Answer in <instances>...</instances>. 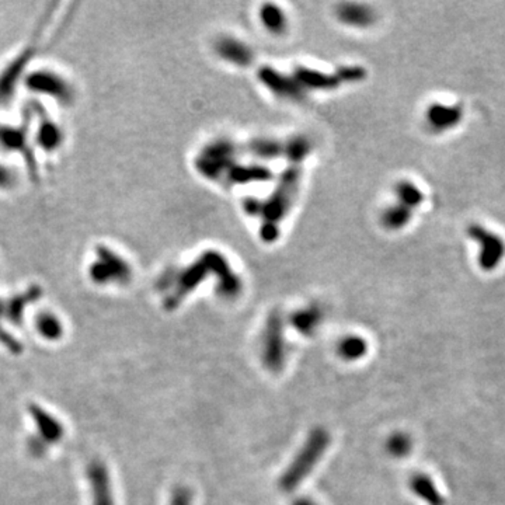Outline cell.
<instances>
[{
	"mask_svg": "<svg viewBox=\"0 0 505 505\" xmlns=\"http://www.w3.org/2000/svg\"><path fill=\"white\" fill-rule=\"evenodd\" d=\"M218 52L222 58L237 65H246L251 61L250 50L237 40L223 38L218 44Z\"/></svg>",
	"mask_w": 505,
	"mask_h": 505,
	"instance_id": "obj_11",
	"label": "cell"
},
{
	"mask_svg": "<svg viewBox=\"0 0 505 505\" xmlns=\"http://www.w3.org/2000/svg\"><path fill=\"white\" fill-rule=\"evenodd\" d=\"M338 15L342 22L356 27H365L372 22V12L358 5H344Z\"/></svg>",
	"mask_w": 505,
	"mask_h": 505,
	"instance_id": "obj_17",
	"label": "cell"
},
{
	"mask_svg": "<svg viewBox=\"0 0 505 505\" xmlns=\"http://www.w3.org/2000/svg\"><path fill=\"white\" fill-rule=\"evenodd\" d=\"M330 445V435L323 428L313 430L302 449L284 472L280 478V488L285 492L296 490L302 481L310 474L312 469L319 463Z\"/></svg>",
	"mask_w": 505,
	"mask_h": 505,
	"instance_id": "obj_1",
	"label": "cell"
},
{
	"mask_svg": "<svg viewBox=\"0 0 505 505\" xmlns=\"http://www.w3.org/2000/svg\"><path fill=\"white\" fill-rule=\"evenodd\" d=\"M40 296H41V289L38 287H33L27 292L15 296L9 303L5 305V317L15 324H20L24 317L26 309Z\"/></svg>",
	"mask_w": 505,
	"mask_h": 505,
	"instance_id": "obj_10",
	"label": "cell"
},
{
	"mask_svg": "<svg viewBox=\"0 0 505 505\" xmlns=\"http://www.w3.org/2000/svg\"><path fill=\"white\" fill-rule=\"evenodd\" d=\"M386 449L392 456L403 458L412 451V439L405 432H396L388 439Z\"/></svg>",
	"mask_w": 505,
	"mask_h": 505,
	"instance_id": "obj_21",
	"label": "cell"
},
{
	"mask_svg": "<svg viewBox=\"0 0 505 505\" xmlns=\"http://www.w3.org/2000/svg\"><path fill=\"white\" fill-rule=\"evenodd\" d=\"M29 414L37 427V437L41 438L48 446L58 444L63 438L65 428L62 423L50 412L33 403L29 406Z\"/></svg>",
	"mask_w": 505,
	"mask_h": 505,
	"instance_id": "obj_7",
	"label": "cell"
},
{
	"mask_svg": "<svg viewBox=\"0 0 505 505\" xmlns=\"http://www.w3.org/2000/svg\"><path fill=\"white\" fill-rule=\"evenodd\" d=\"M368 351L366 341L359 336H348L338 342L337 352L344 361H356Z\"/></svg>",
	"mask_w": 505,
	"mask_h": 505,
	"instance_id": "obj_15",
	"label": "cell"
},
{
	"mask_svg": "<svg viewBox=\"0 0 505 505\" xmlns=\"http://www.w3.org/2000/svg\"><path fill=\"white\" fill-rule=\"evenodd\" d=\"M396 194L399 198V204L405 205L409 209L417 208L419 205H421L424 199V195L420 191V188L410 181L399 183L396 187Z\"/></svg>",
	"mask_w": 505,
	"mask_h": 505,
	"instance_id": "obj_18",
	"label": "cell"
},
{
	"mask_svg": "<svg viewBox=\"0 0 505 505\" xmlns=\"http://www.w3.org/2000/svg\"><path fill=\"white\" fill-rule=\"evenodd\" d=\"M463 118V111L459 107H448L435 104L428 110V122L435 131H445L456 126Z\"/></svg>",
	"mask_w": 505,
	"mask_h": 505,
	"instance_id": "obj_9",
	"label": "cell"
},
{
	"mask_svg": "<svg viewBox=\"0 0 505 505\" xmlns=\"http://www.w3.org/2000/svg\"><path fill=\"white\" fill-rule=\"evenodd\" d=\"M263 80L269 87L273 89V91L278 93L280 96H295L298 91L295 90L296 87L294 86V83L291 84L288 82V77H280V75L273 70H267L266 73H263Z\"/></svg>",
	"mask_w": 505,
	"mask_h": 505,
	"instance_id": "obj_20",
	"label": "cell"
},
{
	"mask_svg": "<svg viewBox=\"0 0 505 505\" xmlns=\"http://www.w3.org/2000/svg\"><path fill=\"white\" fill-rule=\"evenodd\" d=\"M284 324L280 315H273L263 337V362L271 372H281L285 365Z\"/></svg>",
	"mask_w": 505,
	"mask_h": 505,
	"instance_id": "obj_3",
	"label": "cell"
},
{
	"mask_svg": "<svg viewBox=\"0 0 505 505\" xmlns=\"http://www.w3.org/2000/svg\"><path fill=\"white\" fill-rule=\"evenodd\" d=\"M299 79L303 80L306 84L315 86V87H333L336 83H338L337 79L330 77V76H324L320 75L317 72H309V70H301L299 72Z\"/></svg>",
	"mask_w": 505,
	"mask_h": 505,
	"instance_id": "obj_23",
	"label": "cell"
},
{
	"mask_svg": "<svg viewBox=\"0 0 505 505\" xmlns=\"http://www.w3.org/2000/svg\"><path fill=\"white\" fill-rule=\"evenodd\" d=\"M0 342H2L5 345V348L12 354H22V351H23L20 341L16 340L9 331L3 330L2 327H0Z\"/></svg>",
	"mask_w": 505,
	"mask_h": 505,
	"instance_id": "obj_24",
	"label": "cell"
},
{
	"mask_svg": "<svg viewBox=\"0 0 505 505\" xmlns=\"http://www.w3.org/2000/svg\"><path fill=\"white\" fill-rule=\"evenodd\" d=\"M13 183H15L13 173L8 167L0 165V188H9L13 186Z\"/></svg>",
	"mask_w": 505,
	"mask_h": 505,
	"instance_id": "obj_28",
	"label": "cell"
},
{
	"mask_svg": "<svg viewBox=\"0 0 505 505\" xmlns=\"http://www.w3.org/2000/svg\"><path fill=\"white\" fill-rule=\"evenodd\" d=\"M87 483L91 491L93 505H115L110 473L104 462L96 459L86 469Z\"/></svg>",
	"mask_w": 505,
	"mask_h": 505,
	"instance_id": "obj_5",
	"label": "cell"
},
{
	"mask_svg": "<svg viewBox=\"0 0 505 505\" xmlns=\"http://www.w3.org/2000/svg\"><path fill=\"white\" fill-rule=\"evenodd\" d=\"M170 505H193V492L187 487H177L170 499Z\"/></svg>",
	"mask_w": 505,
	"mask_h": 505,
	"instance_id": "obj_25",
	"label": "cell"
},
{
	"mask_svg": "<svg viewBox=\"0 0 505 505\" xmlns=\"http://www.w3.org/2000/svg\"><path fill=\"white\" fill-rule=\"evenodd\" d=\"M97 262L90 267V277L97 284H123L131 278V269L114 251L97 248Z\"/></svg>",
	"mask_w": 505,
	"mask_h": 505,
	"instance_id": "obj_2",
	"label": "cell"
},
{
	"mask_svg": "<svg viewBox=\"0 0 505 505\" xmlns=\"http://www.w3.org/2000/svg\"><path fill=\"white\" fill-rule=\"evenodd\" d=\"M37 144L45 149V151H55L59 148L63 135L61 133V130L58 128V125H55L52 121H50L48 118H45V121L43 119L38 131H37Z\"/></svg>",
	"mask_w": 505,
	"mask_h": 505,
	"instance_id": "obj_13",
	"label": "cell"
},
{
	"mask_svg": "<svg viewBox=\"0 0 505 505\" xmlns=\"http://www.w3.org/2000/svg\"><path fill=\"white\" fill-rule=\"evenodd\" d=\"M252 152L260 156H276L280 151L278 145L274 144L273 141H257L255 145L251 146Z\"/></svg>",
	"mask_w": 505,
	"mask_h": 505,
	"instance_id": "obj_26",
	"label": "cell"
},
{
	"mask_svg": "<svg viewBox=\"0 0 505 505\" xmlns=\"http://www.w3.org/2000/svg\"><path fill=\"white\" fill-rule=\"evenodd\" d=\"M412 218V209L399 204L396 206H391L384 213V225L391 230L402 229L407 225Z\"/></svg>",
	"mask_w": 505,
	"mask_h": 505,
	"instance_id": "obj_19",
	"label": "cell"
},
{
	"mask_svg": "<svg viewBox=\"0 0 505 505\" xmlns=\"http://www.w3.org/2000/svg\"><path fill=\"white\" fill-rule=\"evenodd\" d=\"M0 145H3V148H6L9 151L23 153L26 156V162H27L30 173L33 176H37V173H38L37 163H36V159L33 158L31 152L29 151L24 131L16 130V128H13V126L0 125Z\"/></svg>",
	"mask_w": 505,
	"mask_h": 505,
	"instance_id": "obj_8",
	"label": "cell"
},
{
	"mask_svg": "<svg viewBox=\"0 0 505 505\" xmlns=\"http://www.w3.org/2000/svg\"><path fill=\"white\" fill-rule=\"evenodd\" d=\"M36 327L37 331L41 334L43 338L48 341H56L63 334V327L61 320L50 312H43L36 319Z\"/></svg>",
	"mask_w": 505,
	"mask_h": 505,
	"instance_id": "obj_14",
	"label": "cell"
},
{
	"mask_svg": "<svg viewBox=\"0 0 505 505\" xmlns=\"http://www.w3.org/2000/svg\"><path fill=\"white\" fill-rule=\"evenodd\" d=\"M292 505H317V504L309 498H298Z\"/></svg>",
	"mask_w": 505,
	"mask_h": 505,
	"instance_id": "obj_29",
	"label": "cell"
},
{
	"mask_svg": "<svg viewBox=\"0 0 505 505\" xmlns=\"http://www.w3.org/2000/svg\"><path fill=\"white\" fill-rule=\"evenodd\" d=\"M467 234L470 239L476 240L480 244L478 264L484 271H492L505 256V243L504 240L487 230L483 226L472 225L467 229Z\"/></svg>",
	"mask_w": 505,
	"mask_h": 505,
	"instance_id": "obj_4",
	"label": "cell"
},
{
	"mask_svg": "<svg viewBox=\"0 0 505 505\" xmlns=\"http://www.w3.org/2000/svg\"><path fill=\"white\" fill-rule=\"evenodd\" d=\"M27 86L34 91L52 96L63 103H69L73 97V91L66 80L52 72H36L29 76Z\"/></svg>",
	"mask_w": 505,
	"mask_h": 505,
	"instance_id": "obj_6",
	"label": "cell"
},
{
	"mask_svg": "<svg viewBox=\"0 0 505 505\" xmlns=\"http://www.w3.org/2000/svg\"><path fill=\"white\" fill-rule=\"evenodd\" d=\"M262 19L271 31H280V30L282 31V29L285 27V19L282 10L277 9L276 6H266L263 9Z\"/></svg>",
	"mask_w": 505,
	"mask_h": 505,
	"instance_id": "obj_22",
	"label": "cell"
},
{
	"mask_svg": "<svg viewBox=\"0 0 505 505\" xmlns=\"http://www.w3.org/2000/svg\"><path fill=\"white\" fill-rule=\"evenodd\" d=\"M27 449H29L31 456L43 458L48 451V445L41 438H38L37 435H31L29 438V441H27Z\"/></svg>",
	"mask_w": 505,
	"mask_h": 505,
	"instance_id": "obj_27",
	"label": "cell"
},
{
	"mask_svg": "<svg viewBox=\"0 0 505 505\" xmlns=\"http://www.w3.org/2000/svg\"><path fill=\"white\" fill-rule=\"evenodd\" d=\"M320 322H322V312L316 306L302 309L296 312L291 319V323L295 327V330L303 336L313 334L317 330Z\"/></svg>",
	"mask_w": 505,
	"mask_h": 505,
	"instance_id": "obj_12",
	"label": "cell"
},
{
	"mask_svg": "<svg viewBox=\"0 0 505 505\" xmlns=\"http://www.w3.org/2000/svg\"><path fill=\"white\" fill-rule=\"evenodd\" d=\"M5 316V303L0 302V317Z\"/></svg>",
	"mask_w": 505,
	"mask_h": 505,
	"instance_id": "obj_30",
	"label": "cell"
},
{
	"mask_svg": "<svg viewBox=\"0 0 505 505\" xmlns=\"http://www.w3.org/2000/svg\"><path fill=\"white\" fill-rule=\"evenodd\" d=\"M410 487L414 491V494H417L420 498H423L428 504H431V505H439L441 504L439 492H437V490L434 487V483L431 481L430 477H427L424 474H417V476H414L412 478Z\"/></svg>",
	"mask_w": 505,
	"mask_h": 505,
	"instance_id": "obj_16",
	"label": "cell"
}]
</instances>
